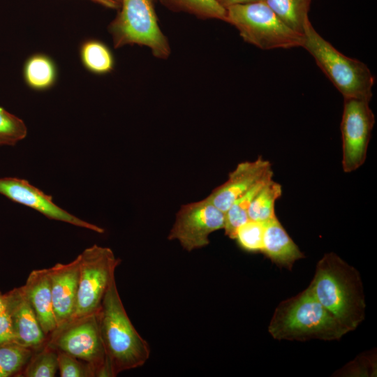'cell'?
Instances as JSON below:
<instances>
[{
  "label": "cell",
  "mask_w": 377,
  "mask_h": 377,
  "mask_svg": "<svg viewBox=\"0 0 377 377\" xmlns=\"http://www.w3.org/2000/svg\"><path fill=\"white\" fill-rule=\"evenodd\" d=\"M308 288L348 332L364 319L366 304L360 273L336 253H325L318 262Z\"/></svg>",
  "instance_id": "6da1fadb"
},
{
  "label": "cell",
  "mask_w": 377,
  "mask_h": 377,
  "mask_svg": "<svg viewBox=\"0 0 377 377\" xmlns=\"http://www.w3.org/2000/svg\"><path fill=\"white\" fill-rule=\"evenodd\" d=\"M98 320L109 377L145 364L150 355L149 346L128 316L115 279L103 297Z\"/></svg>",
  "instance_id": "7a4b0ae2"
},
{
  "label": "cell",
  "mask_w": 377,
  "mask_h": 377,
  "mask_svg": "<svg viewBox=\"0 0 377 377\" xmlns=\"http://www.w3.org/2000/svg\"><path fill=\"white\" fill-rule=\"evenodd\" d=\"M268 332L277 340L332 341L348 333L307 288L276 308Z\"/></svg>",
  "instance_id": "3957f363"
},
{
  "label": "cell",
  "mask_w": 377,
  "mask_h": 377,
  "mask_svg": "<svg viewBox=\"0 0 377 377\" xmlns=\"http://www.w3.org/2000/svg\"><path fill=\"white\" fill-rule=\"evenodd\" d=\"M303 34L302 47L314 58L318 66L343 98L370 101L375 77L369 67L337 50L316 31L310 20L306 22Z\"/></svg>",
  "instance_id": "277c9868"
},
{
  "label": "cell",
  "mask_w": 377,
  "mask_h": 377,
  "mask_svg": "<svg viewBox=\"0 0 377 377\" xmlns=\"http://www.w3.org/2000/svg\"><path fill=\"white\" fill-rule=\"evenodd\" d=\"M226 22L245 42L262 50L302 47L304 34L288 27L265 1L227 8Z\"/></svg>",
  "instance_id": "5b68a950"
},
{
  "label": "cell",
  "mask_w": 377,
  "mask_h": 377,
  "mask_svg": "<svg viewBox=\"0 0 377 377\" xmlns=\"http://www.w3.org/2000/svg\"><path fill=\"white\" fill-rule=\"evenodd\" d=\"M154 1H120L119 12L108 27L115 48L126 45H144L151 49L155 57L168 58L170 47L158 26Z\"/></svg>",
  "instance_id": "8992f818"
},
{
  "label": "cell",
  "mask_w": 377,
  "mask_h": 377,
  "mask_svg": "<svg viewBox=\"0 0 377 377\" xmlns=\"http://www.w3.org/2000/svg\"><path fill=\"white\" fill-rule=\"evenodd\" d=\"M45 343L57 351L87 362L95 377H109L98 312L69 319L57 326L47 337Z\"/></svg>",
  "instance_id": "52a82bcc"
},
{
  "label": "cell",
  "mask_w": 377,
  "mask_h": 377,
  "mask_svg": "<svg viewBox=\"0 0 377 377\" xmlns=\"http://www.w3.org/2000/svg\"><path fill=\"white\" fill-rule=\"evenodd\" d=\"M78 289L74 313L70 318L97 313L121 260L110 248L94 244L80 255Z\"/></svg>",
  "instance_id": "ba28073f"
},
{
  "label": "cell",
  "mask_w": 377,
  "mask_h": 377,
  "mask_svg": "<svg viewBox=\"0 0 377 377\" xmlns=\"http://www.w3.org/2000/svg\"><path fill=\"white\" fill-rule=\"evenodd\" d=\"M225 212L207 198L181 206L168 234L169 240H177L187 251L207 246L211 233L223 229Z\"/></svg>",
  "instance_id": "9c48e42d"
},
{
  "label": "cell",
  "mask_w": 377,
  "mask_h": 377,
  "mask_svg": "<svg viewBox=\"0 0 377 377\" xmlns=\"http://www.w3.org/2000/svg\"><path fill=\"white\" fill-rule=\"evenodd\" d=\"M374 124L369 101L344 98L341 122L344 172L355 171L364 163Z\"/></svg>",
  "instance_id": "30bf717a"
},
{
  "label": "cell",
  "mask_w": 377,
  "mask_h": 377,
  "mask_svg": "<svg viewBox=\"0 0 377 377\" xmlns=\"http://www.w3.org/2000/svg\"><path fill=\"white\" fill-rule=\"evenodd\" d=\"M0 194L9 200L29 207L47 218L66 222L102 234L105 230L71 214L53 202L52 197L45 193L27 180L17 177L0 178Z\"/></svg>",
  "instance_id": "8fae6325"
},
{
  "label": "cell",
  "mask_w": 377,
  "mask_h": 377,
  "mask_svg": "<svg viewBox=\"0 0 377 377\" xmlns=\"http://www.w3.org/2000/svg\"><path fill=\"white\" fill-rule=\"evenodd\" d=\"M271 176H273L271 164L261 156L253 161L242 162L228 174L227 181L215 188L207 198L226 212L237 198Z\"/></svg>",
  "instance_id": "7c38bea8"
},
{
  "label": "cell",
  "mask_w": 377,
  "mask_h": 377,
  "mask_svg": "<svg viewBox=\"0 0 377 377\" xmlns=\"http://www.w3.org/2000/svg\"><path fill=\"white\" fill-rule=\"evenodd\" d=\"M6 310L12 325L15 342L36 350L47 341L36 313L22 286L6 293Z\"/></svg>",
  "instance_id": "4fadbf2b"
},
{
  "label": "cell",
  "mask_w": 377,
  "mask_h": 377,
  "mask_svg": "<svg viewBox=\"0 0 377 377\" xmlns=\"http://www.w3.org/2000/svg\"><path fill=\"white\" fill-rule=\"evenodd\" d=\"M47 269L54 316L59 326L68 320L75 311L80 274L79 256L68 263H57Z\"/></svg>",
  "instance_id": "5bb4252c"
},
{
  "label": "cell",
  "mask_w": 377,
  "mask_h": 377,
  "mask_svg": "<svg viewBox=\"0 0 377 377\" xmlns=\"http://www.w3.org/2000/svg\"><path fill=\"white\" fill-rule=\"evenodd\" d=\"M38 321L47 337L57 328L47 269H34L22 286Z\"/></svg>",
  "instance_id": "9a60e30c"
},
{
  "label": "cell",
  "mask_w": 377,
  "mask_h": 377,
  "mask_svg": "<svg viewBox=\"0 0 377 377\" xmlns=\"http://www.w3.org/2000/svg\"><path fill=\"white\" fill-rule=\"evenodd\" d=\"M261 252L277 265L289 269L304 257L276 217L265 223Z\"/></svg>",
  "instance_id": "2e32d148"
},
{
  "label": "cell",
  "mask_w": 377,
  "mask_h": 377,
  "mask_svg": "<svg viewBox=\"0 0 377 377\" xmlns=\"http://www.w3.org/2000/svg\"><path fill=\"white\" fill-rule=\"evenodd\" d=\"M23 77L29 88L45 91L52 87L57 81V66L49 56L42 53L34 54L24 63Z\"/></svg>",
  "instance_id": "e0dca14e"
},
{
  "label": "cell",
  "mask_w": 377,
  "mask_h": 377,
  "mask_svg": "<svg viewBox=\"0 0 377 377\" xmlns=\"http://www.w3.org/2000/svg\"><path fill=\"white\" fill-rule=\"evenodd\" d=\"M282 193L280 184L267 181L253 198L248 210L249 220L265 223L276 218L274 205Z\"/></svg>",
  "instance_id": "ac0fdd59"
},
{
  "label": "cell",
  "mask_w": 377,
  "mask_h": 377,
  "mask_svg": "<svg viewBox=\"0 0 377 377\" xmlns=\"http://www.w3.org/2000/svg\"><path fill=\"white\" fill-rule=\"evenodd\" d=\"M312 0H265L269 8L290 28L302 34L309 19Z\"/></svg>",
  "instance_id": "d6986e66"
},
{
  "label": "cell",
  "mask_w": 377,
  "mask_h": 377,
  "mask_svg": "<svg viewBox=\"0 0 377 377\" xmlns=\"http://www.w3.org/2000/svg\"><path fill=\"white\" fill-rule=\"evenodd\" d=\"M80 55L82 65L91 73L103 75L113 70L114 61L112 52L100 40L91 39L82 43Z\"/></svg>",
  "instance_id": "ffe728a7"
},
{
  "label": "cell",
  "mask_w": 377,
  "mask_h": 377,
  "mask_svg": "<svg viewBox=\"0 0 377 377\" xmlns=\"http://www.w3.org/2000/svg\"><path fill=\"white\" fill-rule=\"evenodd\" d=\"M168 8L186 12L201 19L226 21V9L217 0H159Z\"/></svg>",
  "instance_id": "44dd1931"
},
{
  "label": "cell",
  "mask_w": 377,
  "mask_h": 377,
  "mask_svg": "<svg viewBox=\"0 0 377 377\" xmlns=\"http://www.w3.org/2000/svg\"><path fill=\"white\" fill-rule=\"evenodd\" d=\"M272 177H268L260 181L237 198L225 212L226 219L223 229L226 235L230 239H235L237 230L249 220L248 210L253 198L263 185L269 179H272Z\"/></svg>",
  "instance_id": "7402d4cb"
},
{
  "label": "cell",
  "mask_w": 377,
  "mask_h": 377,
  "mask_svg": "<svg viewBox=\"0 0 377 377\" xmlns=\"http://www.w3.org/2000/svg\"><path fill=\"white\" fill-rule=\"evenodd\" d=\"M34 351L16 342L0 345V377H20Z\"/></svg>",
  "instance_id": "603a6c76"
},
{
  "label": "cell",
  "mask_w": 377,
  "mask_h": 377,
  "mask_svg": "<svg viewBox=\"0 0 377 377\" xmlns=\"http://www.w3.org/2000/svg\"><path fill=\"white\" fill-rule=\"evenodd\" d=\"M57 371V352L45 343L34 352L20 377H54Z\"/></svg>",
  "instance_id": "cb8c5ba5"
},
{
  "label": "cell",
  "mask_w": 377,
  "mask_h": 377,
  "mask_svg": "<svg viewBox=\"0 0 377 377\" xmlns=\"http://www.w3.org/2000/svg\"><path fill=\"white\" fill-rule=\"evenodd\" d=\"M27 135L24 122L0 106V145H15Z\"/></svg>",
  "instance_id": "d4e9b609"
},
{
  "label": "cell",
  "mask_w": 377,
  "mask_h": 377,
  "mask_svg": "<svg viewBox=\"0 0 377 377\" xmlns=\"http://www.w3.org/2000/svg\"><path fill=\"white\" fill-rule=\"evenodd\" d=\"M264 229L265 223L249 220L237 230L234 239L246 251H261Z\"/></svg>",
  "instance_id": "484cf974"
},
{
  "label": "cell",
  "mask_w": 377,
  "mask_h": 377,
  "mask_svg": "<svg viewBox=\"0 0 377 377\" xmlns=\"http://www.w3.org/2000/svg\"><path fill=\"white\" fill-rule=\"evenodd\" d=\"M57 352L61 377H95L93 369L87 362L66 353Z\"/></svg>",
  "instance_id": "4316f807"
},
{
  "label": "cell",
  "mask_w": 377,
  "mask_h": 377,
  "mask_svg": "<svg viewBox=\"0 0 377 377\" xmlns=\"http://www.w3.org/2000/svg\"><path fill=\"white\" fill-rule=\"evenodd\" d=\"M15 342L10 315L6 310L0 311V345Z\"/></svg>",
  "instance_id": "83f0119b"
},
{
  "label": "cell",
  "mask_w": 377,
  "mask_h": 377,
  "mask_svg": "<svg viewBox=\"0 0 377 377\" xmlns=\"http://www.w3.org/2000/svg\"><path fill=\"white\" fill-rule=\"evenodd\" d=\"M218 2L226 9L230 6L240 5V4H246L257 1H261L265 0H217Z\"/></svg>",
  "instance_id": "f1b7e54d"
},
{
  "label": "cell",
  "mask_w": 377,
  "mask_h": 377,
  "mask_svg": "<svg viewBox=\"0 0 377 377\" xmlns=\"http://www.w3.org/2000/svg\"><path fill=\"white\" fill-rule=\"evenodd\" d=\"M109 8H119V4L113 0H91Z\"/></svg>",
  "instance_id": "f546056e"
},
{
  "label": "cell",
  "mask_w": 377,
  "mask_h": 377,
  "mask_svg": "<svg viewBox=\"0 0 377 377\" xmlns=\"http://www.w3.org/2000/svg\"><path fill=\"white\" fill-rule=\"evenodd\" d=\"M6 308V293L3 294L0 291V311L5 310Z\"/></svg>",
  "instance_id": "4dcf8cb0"
},
{
  "label": "cell",
  "mask_w": 377,
  "mask_h": 377,
  "mask_svg": "<svg viewBox=\"0 0 377 377\" xmlns=\"http://www.w3.org/2000/svg\"><path fill=\"white\" fill-rule=\"evenodd\" d=\"M113 1H116L117 3H118L120 5V1L121 0H113Z\"/></svg>",
  "instance_id": "1f68e13d"
}]
</instances>
